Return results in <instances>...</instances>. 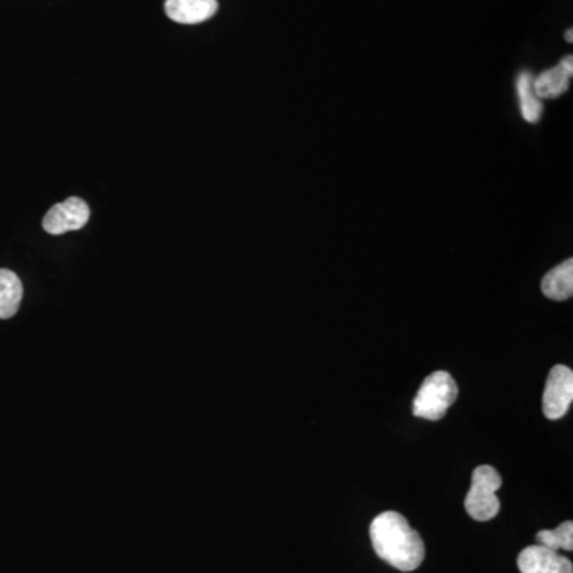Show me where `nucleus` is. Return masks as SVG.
<instances>
[{
	"mask_svg": "<svg viewBox=\"0 0 573 573\" xmlns=\"http://www.w3.org/2000/svg\"><path fill=\"white\" fill-rule=\"evenodd\" d=\"M373 550L382 561L402 572H413L425 558V546L405 516L386 511L373 519L370 526Z\"/></svg>",
	"mask_w": 573,
	"mask_h": 573,
	"instance_id": "obj_1",
	"label": "nucleus"
},
{
	"mask_svg": "<svg viewBox=\"0 0 573 573\" xmlns=\"http://www.w3.org/2000/svg\"><path fill=\"white\" fill-rule=\"evenodd\" d=\"M459 389L453 376L446 371H435L422 382L414 398L413 414L427 421H440L456 402Z\"/></svg>",
	"mask_w": 573,
	"mask_h": 573,
	"instance_id": "obj_2",
	"label": "nucleus"
},
{
	"mask_svg": "<svg viewBox=\"0 0 573 573\" xmlns=\"http://www.w3.org/2000/svg\"><path fill=\"white\" fill-rule=\"evenodd\" d=\"M502 488V476L491 465L475 468L472 488L465 497V510L475 521H491L500 511L497 491Z\"/></svg>",
	"mask_w": 573,
	"mask_h": 573,
	"instance_id": "obj_3",
	"label": "nucleus"
},
{
	"mask_svg": "<svg viewBox=\"0 0 573 573\" xmlns=\"http://www.w3.org/2000/svg\"><path fill=\"white\" fill-rule=\"evenodd\" d=\"M573 400V373L564 365L551 368L543 392V413L550 421L566 416Z\"/></svg>",
	"mask_w": 573,
	"mask_h": 573,
	"instance_id": "obj_4",
	"label": "nucleus"
},
{
	"mask_svg": "<svg viewBox=\"0 0 573 573\" xmlns=\"http://www.w3.org/2000/svg\"><path fill=\"white\" fill-rule=\"evenodd\" d=\"M90 220V207L80 198H69L51 207L43 219V230L59 234L82 230Z\"/></svg>",
	"mask_w": 573,
	"mask_h": 573,
	"instance_id": "obj_5",
	"label": "nucleus"
},
{
	"mask_svg": "<svg viewBox=\"0 0 573 573\" xmlns=\"http://www.w3.org/2000/svg\"><path fill=\"white\" fill-rule=\"evenodd\" d=\"M521 573H573L572 562L546 546H527L518 556Z\"/></svg>",
	"mask_w": 573,
	"mask_h": 573,
	"instance_id": "obj_6",
	"label": "nucleus"
},
{
	"mask_svg": "<svg viewBox=\"0 0 573 573\" xmlns=\"http://www.w3.org/2000/svg\"><path fill=\"white\" fill-rule=\"evenodd\" d=\"M219 10L217 0H166L164 12L179 24H199L211 20Z\"/></svg>",
	"mask_w": 573,
	"mask_h": 573,
	"instance_id": "obj_7",
	"label": "nucleus"
},
{
	"mask_svg": "<svg viewBox=\"0 0 573 573\" xmlns=\"http://www.w3.org/2000/svg\"><path fill=\"white\" fill-rule=\"evenodd\" d=\"M573 75V58L566 56L556 67L534 78V90L540 99H556L567 93Z\"/></svg>",
	"mask_w": 573,
	"mask_h": 573,
	"instance_id": "obj_8",
	"label": "nucleus"
},
{
	"mask_svg": "<svg viewBox=\"0 0 573 573\" xmlns=\"http://www.w3.org/2000/svg\"><path fill=\"white\" fill-rule=\"evenodd\" d=\"M542 292L546 298L554 301H566L573 295V260L551 269L542 281Z\"/></svg>",
	"mask_w": 573,
	"mask_h": 573,
	"instance_id": "obj_9",
	"label": "nucleus"
},
{
	"mask_svg": "<svg viewBox=\"0 0 573 573\" xmlns=\"http://www.w3.org/2000/svg\"><path fill=\"white\" fill-rule=\"evenodd\" d=\"M23 300V284L10 269H0V319H12Z\"/></svg>",
	"mask_w": 573,
	"mask_h": 573,
	"instance_id": "obj_10",
	"label": "nucleus"
},
{
	"mask_svg": "<svg viewBox=\"0 0 573 573\" xmlns=\"http://www.w3.org/2000/svg\"><path fill=\"white\" fill-rule=\"evenodd\" d=\"M534 78L531 72L524 71L519 74L518 82H516L521 115L529 123H538L543 115V102L535 93Z\"/></svg>",
	"mask_w": 573,
	"mask_h": 573,
	"instance_id": "obj_11",
	"label": "nucleus"
},
{
	"mask_svg": "<svg viewBox=\"0 0 573 573\" xmlns=\"http://www.w3.org/2000/svg\"><path fill=\"white\" fill-rule=\"evenodd\" d=\"M538 545L546 546L550 550H573V524L572 521L562 523L553 531H540L537 534Z\"/></svg>",
	"mask_w": 573,
	"mask_h": 573,
	"instance_id": "obj_12",
	"label": "nucleus"
},
{
	"mask_svg": "<svg viewBox=\"0 0 573 573\" xmlns=\"http://www.w3.org/2000/svg\"><path fill=\"white\" fill-rule=\"evenodd\" d=\"M573 32L572 29H569V31L566 32V40L569 43L573 42V36H572Z\"/></svg>",
	"mask_w": 573,
	"mask_h": 573,
	"instance_id": "obj_13",
	"label": "nucleus"
}]
</instances>
